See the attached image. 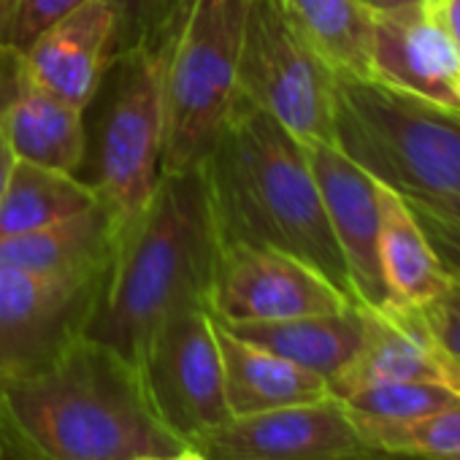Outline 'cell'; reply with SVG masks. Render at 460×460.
Masks as SVG:
<instances>
[{
	"label": "cell",
	"mask_w": 460,
	"mask_h": 460,
	"mask_svg": "<svg viewBox=\"0 0 460 460\" xmlns=\"http://www.w3.org/2000/svg\"><path fill=\"white\" fill-rule=\"evenodd\" d=\"M217 250L219 227L200 165L163 173L146 206L119 222L84 336L138 366L171 312L208 306Z\"/></svg>",
	"instance_id": "cell-1"
},
{
	"label": "cell",
	"mask_w": 460,
	"mask_h": 460,
	"mask_svg": "<svg viewBox=\"0 0 460 460\" xmlns=\"http://www.w3.org/2000/svg\"><path fill=\"white\" fill-rule=\"evenodd\" d=\"M0 422L44 460H138L190 449L157 417L138 366L87 336L0 387Z\"/></svg>",
	"instance_id": "cell-2"
},
{
	"label": "cell",
	"mask_w": 460,
	"mask_h": 460,
	"mask_svg": "<svg viewBox=\"0 0 460 460\" xmlns=\"http://www.w3.org/2000/svg\"><path fill=\"white\" fill-rule=\"evenodd\" d=\"M200 171L222 239L290 252L352 298L347 263L304 144L274 117L242 98L200 160Z\"/></svg>",
	"instance_id": "cell-3"
},
{
	"label": "cell",
	"mask_w": 460,
	"mask_h": 460,
	"mask_svg": "<svg viewBox=\"0 0 460 460\" xmlns=\"http://www.w3.org/2000/svg\"><path fill=\"white\" fill-rule=\"evenodd\" d=\"M333 138L406 203L447 274H460V114L374 76L336 74Z\"/></svg>",
	"instance_id": "cell-4"
},
{
	"label": "cell",
	"mask_w": 460,
	"mask_h": 460,
	"mask_svg": "<svg viewBox=\"0 0 460 460\" xmlns=\"http://www.w3.org/2000/svg\"><path fill=\"white\" fill-rule=\"evenodd\" d=\"M247 6L250 0H195L163 44V173L200 165L242 103Z\"/></svg>",
	"instance_id": "cell-5"
},
{
	"label": "cell",
	"mask_w": 460,
	"mask_h": 460,
	"mask_svg": "<svg viewBox=\"0 0 460 460\" xmlns=\"http://www.w3.org/2000/svg\"><path fill=\"white\" fill-rule=\"evenodd\" d=\"M95 190L119 222L138 214L163 176V63L155 49L117 52L98 93Z\"/></svg>",
	"instance_id": "cell-6"
},
{
	"label": "cell",
	"mask_w": 460,
	"mask_h": 460,
	"mask_svg": "<svg viewBox=\"0 0 460 460\" xmlns=\"http://www.w3.org/2000/svg\"><path fill=\"white\" fill-rule=\"evenodd\" d=\"M333 71L298 33L282 0H250L239 87L242 98L274 117L301 144H336Z\"/></svg>",
	"instance_id": "cell-7"
},
{
	"label": "cell",
	"mask_w": 460,
	"mask_h": 460,
	"mask_svg": "<svg viewBox=\"0 0 460 460\" xmlns=\"http://www.w3.org/2000/svg\"><path fill=\"white\" fill-rule=\"evenodd\" d=\"M138 371L157 417L190 441L230 420L217 320L208 306L171 312L146 341Z\"/></svg>",
	"instance_id": "cell-8"
},
{
	"label": "cell",
	"mask_w": 460,
	"mask_h": 460,
	"mask_svg": "<svg viewBox=\"0 0 460 460\" xmlns=\"http://www.w3.org/2000/svg\"><path fill=\"white\" fill-rule=\"evenodd\" d=\"M349 306L355 301L301 258L219 236L208 288V312L219 323H271L333 314Z\"/></svg>",
	"instance_id": "cell-9"
},
{
	"label": "cell",
	"mask_w": 460,
	"mask_h": 460,
	"mask_svg": "<svg viewBox=\"0 0 460 460\" xmlns=\"http://www.w3.org/2000/svg\"><path fill=\"white\" fill-rule=\"evenodd\" d=\"M203 460H393L376 452L336 398L230 417L190 441Z\"/></svg>",
	"instance_id": "cell-10"
},
{
	"label": "cell",
	"mask_w": 460,
	"mask_h": 460,
	"mask_svg": "<svg viewBox=\"0 0 460 460\" xmlns=\"http://www.w3.org/2000/svg\"><path fill=\"white\" fill-rule=\"evenodd\" d=\"M106 271L52 277L0 266V387L84 336Z\"/></svg>",
	"instance_id": "cell-11"
},
{
	"label": "cell",
	"mask_w": 460,
	"mask_h": 460,
	"mask_svg": "<svg viewBox=\"0 0 460 460\" xmlns=\"http://www.w3.org/2000/svg\"><path fill=\"white\" fill-rule=\"evenodd\" d=\"M309 168L320 187L331 230L344 255L352 298L360 306L387 304L379 266V198L376 181L336 144H304Z\"/></svg>",
	"instance_id": "cell-12"
},
{
	"label": "cell",
	"mask_w": 460,
	"mask_h": 460,
	"mask_svg": "<svg viewBox=\"0 0 460 460\" xmlns=\"http://www.w3.org/2000/svg\"><path fill=\"white\" fill-rule=\"evenodd\" d=\"M360 312L363 339L349 366L331 382L336 398L385 382H441L460 390V368L441 349L420 309L382 304L360 306Z\"/></svg>",
	"instance_id": "cell-13"
},
{
	"label": "cell",
	"mask_w": 460,
	"mask_h": 460,
	"mask_svg": "<svg viewBox=\"0 0 460 460\" xmlns=\"http://www.w3.org/2000/svg\"><path fill=\"white\" fill-rule=\"evenodd\" d=\"M117 55V14L106 0H84L49 25L22 55V74L44 93L87 109Z\"/></svg>",
	"instance_id": "cell-14"
},
{
	"label": "cell",
	"mask_w": 460,
	"mask_h": 460,
	"mask_svg": "<svg viewBox=\"0 0 460 460\" xmlns=\"http://www.w3.org/2000/svg\"><path fill=\"white\" fill-rule=\"evenodd\" d=\"M371 76L460 114V55L425 4L374 12Z\"/></svg>",
	"instance_id": "cell-15"
},
{
	"label": "cell",
	"mask_w": 460,
	"mask_h": 460,
	"mask_svg": "<svg viewBox=\"0 0 460 460\" xmlns=\"http://www.w3.org/2000/svg\"><path fill=\"white\" fill-rule=\"evenodd\" d=\"M84 111L36 87L14 55L0 95V133L17 160L79 176L87 160Z\"/></svg>",
	"instance_id": "cell-16"
},
{
	"label": "cell",
	"mask_w": 460,
	"mask_h": 460,
	"mask_svg": "<svg viewBox=\"0 0 460 460\" xmlns=\"http://www.w3.org/2000/svg\"><path fill=\"white\" fill-rule=\"evenodd\" d=\"M117 230V214L98 203L31 234L0 239V266L52 277L101 274L109 269Z\"/></svg>",
	"instance_id": "cell-17"
},
{
	"label": "cell",
	"mask_w": 460,
	"mask_h": 460,
	"mask_svg": "<svg viewBox=\"0 0 460 460\" xmlns=\"http://www.w3.org/2000/svg\"><path fill=\"white\" fill-rule=\"evenodd\" d=\"M217 344L222 355L225 398L230 417L271 411L333 395L331 385L323 376L290 363L288 358L274 355L271 349H263L236 333H230L219 320Z\"/></svg>",
	"instance_id": "cell-18"
},
{
	"label": "cell",
	"mask_w": 460,
	"mask_h": 460,
	"mask_svg": "<svg viewBox=\"0 0 460 460\" xmlns=\"http://www.w3.org/2000/svg\"><path fill=\"white\" fill-rule=\"evenodd\" d=\"M376 181V179H374ZM379 198V266L387 290V304L425 309L452 285V277L433 252L422 227L406 203L376 181Z\"/></svg>",
	"instance_id": "cell-19"
},
{
	"label": "cell",
	"mask_w": 460,
	"mask_h": 460,
	"mask_svg": "<svg viewBox=\"0 0 460 460\" xmlns=\"http://www.w3.org/2000/svg\"><path fill=\"white\" fill-rule=\"evenodd\" d=\"M236 333L279 358L323 376L328 385L349 366L363 339V312L349 306L333 314H306L271 323H222Z\"/></svg>",
	"instance_id": "cell-20"
},
{
	"label": "cell",
	"mask_w": 460,
	"mask_h": 460,
	"mask_svg": "<svg viewBox=\"0 0 460 460\" xmlns=\"http://www.w3.org/2000/svg\"><path fill=\"white\" fill-rule=\"evenodd\" d=\"M98 203H103V198L93 181L28 160H14L6 190L0 195V239L31 234Z\"/></svg>",
	"instance_id": "cell-21"
},
{
	"label": "cell",
	"mask_w": 460,
	"mask_h": 460,
	"mask_svg": "<svg viewBox=\"0 0 460 460\" xmlns=\"http://www.w3.org/2000/svg\"><path fill=\"white\" fill-rule=\"evenodd\" d=\"M282 6L333 74L371 76L374 9L366 0H282Z\"/></svg>",
	"instance_id": "cell-22"
},
{
	"label": "cell",
	"mask_w": 460,
	"mask_h": 460,
	"mask_svg": "<svg viewBox=\"0 0 460 460\" xmlns=\"http://www.w3.org/2000/svg\"><path fill=\"white\" fill-rule=\"evenodd\" d=\"M393 460H460V403L409 422H355Z\"/></svg>",
	"instance_id": "cell-23"
},
{
	"label": "cell",
	"mask_w": 460,
	"mask_h": 460,
	"mask_svg": "<svg viewBox=\"0 0 460 460\" xmlns=\"http://www.w3.org/2000/svg\"><path fill=\"white\" fill-rule=\"evenodd\" d=\"M355 422H409L460 403V390L441 382H385L339 395Z\"/></svg>",
	"instance_id": "cell-24"
},
{
	"label": "cell",
	"mask_w": 460,
	"mask_h": 460,
	"mask_svg": "<svg viewBox=\"0 0 460 460\" xmlns=\"http://www.w3.org/2000/svg\"><path fill=\"white\" fill-rule=\"evenodd\" d=\"M84 0H0V47L22 55L49 25Z\"/></svg>",
	"instance_id": "cell-25"
},
{
	"label": "cell",
	"mask_w": 460,
	"mask_h": 460,
	"mask_svg": "<svg viewBox=\"0 0 460 460\" xmlns=\"http://www.w3.org/2000/svg\"><path fill=\"white\" fill-rule=\"evenodd\" d=\"M117 14V52L155 49L165 36V0H106Z\"/></svg>",
	"instance_id": "cell-26"
},
{
	"label": "cell",
	"mask_w": 460,
	"mask_h": 460,
	"mask_svg": "<svg viewBox=\"0 0 460 460\" xmlns=\"http://www.w3.org/2000/svg\"><path fill=\"white\" fill-rule=\"evenodd\" d=\"M420 312H422L425 323L430 325L441 349L460 368V288L452 282L444 296H438L433 304H428Z\"/></svg>",
	"instance_id": "cell-27"
},
{
	"label": "cell",
	"mask_w": 460,
	"mask_h": 460,
	"mask_svg": "<svg viewBox=\"0 0 460 460\" xmlns=\"http://www.w3.org/2000/svg\"><path fill=\"white\" fill-rule=\"evenodd\" d=\"M425 6L460 55V0H428Z\"/></svg>",
	"instance_id": "cell-28"
},
{
	"label": "cell",
	"mask_w": 460,
	"mask_h": 460,
	"mask_svg": "<svg viewBox=\"0 0 460 460\" xmlns=\"http://www.w3.org/2000/svg\"><path fill=\"white\" fill-rule=\"evenodd\" d=\"M0 460H44V457L0 422Z\"/></svg>",
	"instance_id": "cell-29"
},
{
	"label": "cell",
	"mask_w": 460,
	"mask_h": 460,
	"mask_svg": "<svg viewBox=\"0 0 460 460\" xmlns=\"http://www.w3.org/2000/svg\"><path fill=\"white\" fill-rule=\"evenodd\" d=\"M192 4H195V0H165V36H163V44L168 41V36L181 22V17L190 12ZM163 44H160V49H163Z\"/></svg>",
	"instance_id": "cell-30"
},
{
	"label": "cell",
	"mask_w": 460,
	"mask_h": 460,
	"mask_svg": "<svg viewBox=\"0 0 460 460\" xmlns=\"http://www.w3.org/2000/svg\"><path fill=\"white\" fill-rule=\"evenodd\" d=\"M14 160H17L14 152L9 149L4 133H0V195H4V190H6V181H9V173L14 168Z\"/></svg>",
	"instance_id": "cell-31"
},
{
	"label": "cell",
	"mask_w": 460,
	"mask_h": 460,
	"mask_svg": "<svg viewBox=\"0 0 460 460\" xmlns=\"http://www.w3.org/2000/svg\"><path fill=\"white\" fill-rule=\"evenodd\" d=\"M366 4H368L374 12H393V9H403V6L428 4V0H366Z\"/></svg>",
	"instance_id": "cell-32"
},
{
	"label": "cell",
	"mask_w": 460,
	"mask_h": 460,
	"mask_svg": "<svg viewBox=\"0 0 460 460\" xmlns=\"http://www.w3.org/2000/svg\"><path fill=\"white\" fill-rule=\"evenodd\" d=\"M138 460H203L195 449H184L179 455H168V457H138Z\"/></svg>",
	"instance_id": "cell-33"
},
{
	"label": "cell",
	"mask_w": 460,
	"mask_h": 460,
	"mask_svg": "<svg viewBox=\"0 0 460 460\" xmlns=\"http://www.w3.org/2000/svg\"><path fill=\"white\" fill-rule=\"evenodd\" d=\"M452 282H455V285L460 288V274H455V277H452Z\"/></svg>",
	"instance_id": "cell-34"
},
{
	"label": "cell",
	"mask_w": 460,
	"mask_h": 460,
	"mask_svg": "<svg viewBox=\"0 0 460 460\" xmlns=\"http://www.w3.org/2000/svg\"><path fill=\"white\" fill-rule=\"evenodd\" d=\"M0 95H4V90H0Z\"/></svg>",
	"instance_id": "cell-35"
}]
</instances>
